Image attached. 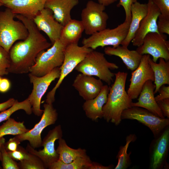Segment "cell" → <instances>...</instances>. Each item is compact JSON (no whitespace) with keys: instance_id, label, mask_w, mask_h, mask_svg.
<instances>
[{"instance_id":"cell-1","label":"cell","mask_w":169,"mask_h":169,"mask_svg":"<svg viewBox=\"0 0 169 169\" xmlns=\"http://www.w3.org/2000/svg\"><path fill=\"white\" fill-rule=\"evenodd\" d=\"M15 17L25 25L28 35L24 40L17 42L11 48L9 54L10 64L9 73L23 74L29 72L36 59L41 51L52 45L41 33L32 19L20 14Z\"/></svg>"},{"instance_id":"cell-2","label":"cell","mask_w":169,"mask_h":169,"mask_svg":"<svg viewBox=\"0 0 169 169\" xmlns=\"http://www.w3.org/2000/svg\"><path fill=\"white\" fill-rule=\"evenodd\" d=\"M127 75L124 72L115 74V82L110 87L107 101L102 108L104 119L116 125L121 122L123 111L131 107L132 100L125 90Z\"/></svg>"},{"instance_id":"cell-3","label":"cell","mask_w":169,"mask_h":169,"mask_svg":"<svg viewBox=\"0 0 169 169\" xmlns=\"http://www.w3.org/2000/svg\"><path fill=\"white\" fill-rule=\"evenodd\" d=\"M119 68L115 64L108 61L104 54L92 50L75 67L74 69L84 74L98 77L110 85L113 81L115 74L110 70Z\"/></svg>"},{"instance_id":"cell-4","label":"cell","mask_w":169,"mask_h":169,"mask_svg":"<svg viewBox=\"0 0 169 169\" xmlns=\"http://www.w3.org/2000/svg\"><path fill=\"white\" fill-rule=\"evenodd\" d=\"M16 15L7 8L0 12V46L8 53L16 41L25 39L28 34L23 22L14 19Z\"/></svg>"},{"instance_id":"cell-5","label":"cell","mask_w":169,"mask_h":169,"mask_svg":"<svg viewBox=\"0 0 169 169\" xmlns=\"http://www.w3.org/2000/svg\"><path fill=\"white\" fill-rule=\"evenodd\" d=\"M92 50L91 49L84 46H79L78 43L71 44L66 46L64 52V61L60 67L59 77L55 86L48 93L45 100L46 103L50 104L54 102L56 91L64 79Z\"/></svg>"},{"instance_id":"cell-6","label":"cell","mask_w":169,"mask_h":169,"mask_svg":"<svg viewBox=\"0 0 169 169\" xmlns=\"http://www.w3.org/2000/svg\"><path fill=\"white\" fill-rule=\"evenodd\" d=\"M67 45L59 39L47 51L43 50L37 56L35 64L29 73L37 77L44 76L62 65L64 59V50Z\"/></svg>"},{"instance_id":"cell-7","label":"cell","mask_w":169,"mask_h":169,"mask_svg":"<svg viewBox=\"0 0 169 169\" xmlns=\"http://www.w3.org/2000/svg\"><path fill=\"white\" fill-rule=\"evenodd\" d=\"M130 22L125 21L113 28H105L96 32L82 41L83 46L95 50L99 47L112 46L115 48L121 45L126 38Z\"/></svg>"},{"instance_id":"cell-8","label":"cell","mask_w":169,"mask_h":169,"mask_svg":"<svg viewBox=\"0 0 169 169\" xmlns=\"http://www.w3.org/2000/svg\"><path fill=\"white\" fill-rule=\"evenodd\" d=\"M105 9V7L99 3L88 1L81 14V21L86 34L90 35L106 28L109 16L104 11Z\"/></svg>"},{"instance_id":"cell-9","label":"cell","mask_w":169,"mask_h":169,"mask_svg":"<svg viewBox=\"0 0 169 169\" xmlns=\"http://www.w3.org/2000/svg\"><path fill=\"white\" fill-rule=\"evenodd\" d=\"M60 67H57L46 74L37 77L29 73L28 77L33 84V89L28 98L31 105L32 112L36 116H41L43 110L41 109L42 98L51 83L60 75Z\"/></svg>"},{"instance_id":"cell-10","label":"cell","mask_w":169,"mask_h":169,"mask_svg":"<svg viewBox=\"0 0 169 169\" xmlns=\"http://www.w3.org/2000/svg\"><path fill=\"white\" fill-rule=\"evenodd\" d=\"M43 107V112L39 121L28 132L14 136L20 142L28 141L34 149L41 146V134L43 131L47 126L54 124L58 119V114L53 104L46 103Z\"/></svg>"},{"instance_id":"cell-11","label":"cell","mask_w":169,"mask_h":169,"mask_svg":"<svg viewBox=\"0 0 169 169\" xmlns=\"http://www.w3.org/2000/svg\"><path fill=\"white\" fill-rule=\"evenodd\" d=\"M121 119L136 120L147 126L157 137L169 125V119L156 116L144 108L132 106L124 110Z\"/></svg>"},{"instance_id":"cell-12","label":"cell","mask_w":169,"mask_h":169,"mask_svg":"<svg viewBox=\"0 0 169 169\" xmlns=\"http://www.w3.org/2000/svg\"><path fill=\"white\" fill-rule=\"evenodd\" d=\"M166 35L157 33H150L144 38L143 43L136 50L141 55L148 54L152 57L153 61L156 63L161 58L169 60V41Z\"/></svg>"},{"instance_id":"cell-13","label":"cell","mask_w":169,"mask_h":169,"mask_svg":"<svg viewBox=\"0 0 169 169\" xmlns=\"http://www.w3.org/2000/svg\"><path fill=\"white\" fill-rule=\"evenodd\" d=\"M62 136L61 126L58 125L50 130L42 140L41 146L43 147L42 149L36 150L28 144L26 150L29 153L39 157L47 169L52 163L59 159V155L55 148V143L56 140Z\"/></svg>"},{"instance_id":"cell-14","label":"cell","mask_w":169,"mask_h":169,"mask_svg":"<svg viewBox=\"0 0 169 169\" xmlns=\"http://www.w3.org/2000/svg\"><path fill=\"white\" fill-rule=\"evenodd\" d=\"M150 58L149 54L142 55L139 65L131 73L130 83L127 92L132 100L138 97L143 86L147 81H154V72L149 63Z\"/></svg>"},{"instance_id":"cell-15","label":"cell","mask_w":169,"mask_h":169,"mask_svg":"<svg viewBox=\"0 0 169 169\" xmlns=\"http://www.w3.org/2000/svg\"><path fill=\"white\" fill-rule=\"evenodd\" d=\"M148 7L146 15L141 20L139 28L131 41L132 45L137 47L143 43L145 36L150 33L159 32L157 27V21L161 14L160 10L154 3L152 0H148Z\"/></svg>"},{"instance_id":"cell-16","label":"cell","mask_w":169,"mask_h":169,"mask_svg":"<svg viewBox=\"0 0 169 169\" xmlns=\"http://www.w3.org/2000/svg\"><path fill=\"white\" fill-rule=\"evenodd\" d=\"M33 20L39 30L47 35L52 45L59 39L63 26L54 18L50 9L44 8Z\"/></svg>"},{"instance_id":"cell-17","label":"cell","mask_w":169,"mask_h":169,"mask_svg":"<svg viewBox=\"0 0 169 169\" xmlns=\"http://www.w3.org/2000/svg\"><path fill=\"white\" fill-rule=\"evenodd\" d=\"M103 85L100 79L82 73L76 76L72 84L85 100L92 99L97 96Z\"/></svg>"},{"instance_id":"cell-18","label":"cell","mask_w":169,"mask_h":169,"mask_svg":"<svg viewBox=\"0 0 169 169\" xmlns=\"http://www.w3.org/2000/svg\"><path fill=\"white\" fill-rule=\"evenodd\" d=\"M47 0H0L3 6L16 14L33 19L44 8Z\"/></svg>"},{"instance_id":"cell-19","label":"cell","mask_w":169,"mask_h":169,"mask_svg":"<svg viewBox=\"0 0 169 169\" xmlns=\"http://www.w3.org/2000/svg\"><path fill=\"white\" fill-rule=\"evenodd\" d=\"M166 128L157 137L153 144L150 160L151 169L161 168L165 164L169 147V129Z\"/></svg>"},{"instance_id":"cell-20","label":"cell","mask_w":169,"mask_h":169,"mask_svg":"<svg viewBox=\"0 0 169 169\" xmlns=\"http://www.w3.org/2000/svg\"><path fill=\"white\" fill-rule=\"evenodd\" d=\"M155 85L151 80L144 84L138 96V101L132 102L131 106L141 107L147 110L155 115L164 118L163 114L156 101L154 91Z\"/></svg>"},{"instance_id":"cell-21","label":"cell","mask_w":169,"mask_h":169,"mask_svg":"<svg viewBox=\"0 0 169 169\" xmlns=\"http://www.w3.org/2000/svg\"><path fill=\"white\" fill-rule=\"evenodd\" d=\"M79 3V0H47L44 8L50 9L56 20L64 26L72 19L71 11Z\"/></svg>"},{"instance_id":"cell-22","label":"cell","mask_w":169,"mask_h":169,"mask_svg":"<svg viewBox=\"0 0 169 169\" xmlns=\"http://www.w3.org/2000/svg\"><path fill=\"white\" fill-rule=\"evenodd\" d=\"M109 90L108 85H104L97 96L92 99L85 100L82 107L88 118L94 121L103 118L102 108L107 101Z\"/></svg>"},{"instance_id":"cell-23","label":"cell","mask_w":169,"mask_h":169,"mask_svg":"<svg viewBox=\"0 0 169 169\" xmlns=\"http://www.w3.org/2000/svg\"><path fill=\"white\" fill-rule=\"evenodd\" d=\"M104 51L106 55L120 58L127 69L131 71L134 70L138 67L142 56L136 50H131L128 47L122 45L115 48L106 46L105 47Z\"/></svg>"},{"instance_id":"cell-24","label":"cell","mask_w":169,"mask_h":169,"mask_svg":"<svg viewBox=\"0 0 169 169\" xmlns=\"http://www.w3.org/2000/svg\"><path fill=\"white\" fill-rule=\"evenodd\" d=\"M148 7L146 3H141L138 1L133 3L131 7V18L128 33L121 45L128 47L133 39L142 19L146 15Z\"/></svg>"},{"instance_id":"cell-25","label":"cell","mask_w":169,"mask_h":169,"mask_svg":"<svg viewBox=\"0 0 169 169\" xmlns=\"http://www.w3.org/2000/svg\"><path fill=\"white\" fill-rule=\"evenodd\" d=\"M84 31L81 21L72 19L63 26L59 39L66 45L78 43Z\"/></svg>"},{"instance_id":"cell-26","label":"cell","mask_w":169,"mask_h":169,"mask_svg":"<svg viewBox=\"0 0 169 169\" xmlns=\"http://www.w3.org/2000/svg\"><path fill=\"white\" fill-rule=\"evenodd\" d=\"M149 63L154 73L155 94L158 92L162 85L169 84V61L161 58H159V63H157L154 62L150 57Z\"/></svg>"},{"instance_id":"cell-27","label":"cell","mask_w":169,"mask_h":169,"mask_svg":"<svg viewBox=\"0 0 169 169\" xmlns=\"http://www.w3.org/2000/svg\"><path fill=\"white\" fill-rule=\"evenodd\" d=\"M56 151L59 155V160L66 164L72 162L78 157L87 155L84 149L81 148L74 149L68 146L62 137L58 140V146Z\"/></svg>"},{"instance_id":"cell-28","label":"cell","mask_w":169,"mask_h":169,"mask_svg":"<svg viewBox=\"0 0 169 169\" xmlns=\"http://www.w3.org/2000/svg\"><path fill=\"white\" fill-rule=\"evenodd\" d=\"M92 161L87 155L78 157L69 163H65L59 160L48 167L49 169H89Z\"/></svg>"},{"instance_id":"cell-29","label":"cell","mask_w":169,"mask_h":169,"mask_svg":"<svg viewBox=\"0 0 169 169\" xmlns=\"http://www.w3.org/2000/svg\"><path fill=\"white\" fill-rule=\"evenodd\" d=\"M23 121H16L14 119L9 117L6 121L0 126V137L7 135H18L28 132Z\"/></svg>"},{"instance_id":"cell-30","label":"cell","mask_w":169,"mask_h":169,"mask_svg":"<svg viewBox=\"0 0 169 169\" xmlns=\"http://www.w3.org/2000/svg\"><path fill=\"white\" fill-rule=\"evenodd\" d=\"M136 139V136L131 134L127 136L126 139V144L124 146H121L117 155L118 159L117 164L115 169H126L131 164L130 156L131 152L127 153V150L129 144L131 142L135 141Z\"/></svg>"},{"instance_id":"cell-31","label":"cell","mask_w":169,"mask_h":169,"mask_svg":"<svg viewBox=\"0 0 169 169\" xmlns=\"http://www.w3.org/2000/svg\"><path fill=\"white\" fill-rule=\"evenodd\" d=\"M23 110L28 115L32 113L31 105L28 99L19 102L15 100L13 104L10 108L0 113V123L8 119L11 115L15 112Z\"/></svg>"},{"instance_id":"cell-32","label":"cell","mask_w":169,"mask_h":169,"mask_svg":"<svg viewBox=\"0 0 169 169\" xmlns=\"http://www.w3.org/2000/svg\"><path fill=\"white\" fill-rule=\"evenodd\" d=\"M18 164L20 169H47L42 161L33 154L30 158L19 161Z\"/></svg>"},{"instance_id":"cell-33","label":"cell","mask_w":169,"mask_h":169,"mask_svg":"<svg viewBox=\"0 0 169 169\" xmlns=\"http://www.w3.org/2000/svg\"><path fill=\"white\" fill-rule=\"evenodd\" d=\"M2 169H20L18 163L12 158L6 149L4 144L1 148Z\"/></svg>"},{"instance_id":"cell-34","label":"cell","mask_w":169,"mask_h":169,"mask_svg":"<svg viewBox=\"0 0 169 169\" xmlns=\"http://www.w3.org/2000/svg\"><path fill=\"white\" fill-rule=\"evenodd\" d=\"M10 60L9 53L0 46V76L8 74L10 66Z\"/></svg>"},{"instance_id":"cell-35","label":"cell","mask_w":169,"mask_h":169,"mask_svg":"<svg viewBox=\"0 0 169 169\" xmlns=\"http://www.w3.org/2000/svg\"><path fill=\"white\" fill-rule=\"evenodd\" d=\"M7 151L10 156L14 160L19 161L28 159L32 155V154L19 145L16 150L13 151Z\"/></svg>"},{"instance_id":"cell-36","label":"cell","mask_w":169,"mask_h":169,"mask_svg":"<svg viewBox=\"0 0 169 169\" xmlns=\"http://www.w3.org/2000/svg\"><path fill=\"white\" fill-rule=\"evenodd\" d=\"M157 24L159 33L169 35V18L160 14L158 16Z\"/></svg>"},{"instance_id":"cell-37","label":"cell","mask_w":169,"mask_h":169,"mask_svg":"<svg viewBox=\"0 0 169 169\" xmlns=\"http://www.w3.org/2000/svg\"><path fill=\"white\" fill-rule=\"evenodd\" d=\"M137 1L138 0H119L117 6H122L123 8L125 13V21L131 22V6L133 3Z\"/></svg>"},{"instance_id":"cell-38","label":"cell","mask_w":169,"mask_h":169,"mask_svg":"<svg viewBox=\"0 0 169 169\" xmlns=\"http://www.w3.org/2000/svg\"><path fill=\"white\" fill-rule=\"evenodd\" d=\"M158 7L161 14L167 18H169V0H152Z\"/></svg>"},{"instance_id":"cell-39","label":"cell","mask_w":169,"mask_h":169,"mask_svg":"<svg viewBox=\"0 0 169 169\" xmlns=\"http://www.w3.org/2000/svg\"><path fill=\"white\" fill-rule=\"evenodd\" d=\"M163 115L169 118V98L156 101Z\"/></svg>"},{"instance_id":"cell-40","label":"cell","mask_w":169,"mask_h":169,"mask_svg":"<svg viewBox=\"0 0 169 169\" xmlns=\"http://www.w3.org/2000/svg\"><path fill=\"white\" fill-rule=\"evenodd\" d=\"M15 137L11 138L4 144L5 148L7 151H14L16 150L20 143Z\"/></svg>"},{"instance_id":"cell-41","label":"cell","mask_w":169,"mask_h":169,"mask_svg":"<svg viewBox=\"0 0 169 169\" xmlns=\"http://www.w3.org/2000/svg\"><path fill=\"white\" fill-rule=\"evenodd\" d=\"M159 95L155 97L156 101L169 98V86L162 85L159 89Z\"/></svg>"},{"instance_id":"cell-42","label":"cell","mask_w":169,"mask_h":169,"mask_svg":"<svg viewBox=\"0 0 169 169\" xmlns=\"http://www.w3.org/2000/svg\"><path fill=\"white\" fill-rule=\"evenodd\" d=\"M11 84L9 80L7 79H2L0 83V92L5 93L9 89Z\"/></svg>"},{"instance_id":"cell-43","label":"cell","mask_w":169,"mask_h":169,"mask_svg":"<svg viewBox=\"0 0 169 169\" xmlns=\"http://www.w3.org/2000/svg\"><path fill=\"white\" fill-rule=\"evenodd\" d=\"M15 100L13 98L9 99L6 101L0 103V112L7 109L14 103Z\"/></svg>"},{"instance_id":"cell-44","label":"cell","mask_w":169,"mask_h":169,"mask_svg":"<svg viewBox=\"0 0 169 169\" xmlns=\"http://www.w3.org/2000/svg\"><path fill=\"white\" fill-rule=\"evenodd\" d=\"M113 166V165L105 166L99 163L92 161L89 169H110L112 168Z\"/></svg>"},{"instance_id":"cell-45","label":"cell","mask_w":169,"mask_h":169,"mask_svg":"<svg viewBox=\"0 0 169 169\" xmlns=\"http://www.w3.org/2000/svg\"><path fill=\"white\" fill-rule=\"evenodd\" d=\"M98 3L106 7L116 2L117 0H97Z\"/></svg>"},{"instance_id":"cell-46","label":"cell","mask_w":169,"mask_h":169,"mask_svg":"<svg viewBox=\"0 0 169 169\" xmlns=\"http://www.w3.org/2000/svg\"><path fill=\"white\" fill-rule=\"evenodd\" d=\"M5 139L3 136L0 137V161L2 160V155L1 152V148L2 146L5 143Z\"/></svg>"},{"instance_id":"cell-47","label":"cell","mask_w":169,"mask_h":169,"mask_svg":"<svg viewBox=\"0 0 169 169\" xmlns=\"http://www.w3.org/2000/svg\"><path fill=\"white\" fill-rule=\"evenodd\" d=\"M3 6V4L0 2V7Z\"/></svg>"},{"instance_id":"cell-48","label":"cell","mask_w":169,"mask_h":169,"mask_svg":"<svg viewBox=\"0 0 169 169\" xmlns=\"http://www.w3.org/2000/svg\"><path fill=\"white\" fill-rule=\"evenodd\" d=\"M1 79H2V78H1V76H0V83L1 82Z\"/></svg>"},{"instance_id":"cell-49","label":"cell","mask_w":169,"mask_h":169,"mask_svg":"<svg viewBox=\"0 0 169 169\" xmlns=\"http://www.w3.org/2000/svg\"><path fill=\"white\" fill-rule=\"evenodd\" d=\"M2 169V167L0 165V169Z\"/></svg>"}]
</instances>
